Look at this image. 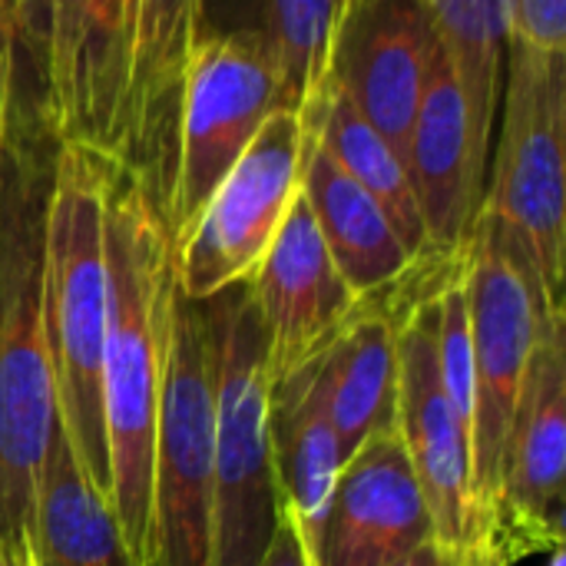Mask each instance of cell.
Listing matches in <instances>:
<instances>
[{
  "label": "cell",
  "instance_id": "6da1fadb",
  "mask_svg": "<svg viewBox=\"0 0 566 566\" xmlns=\"http://www.w3.org/2000/svg\"><path fill=\"white\" fill-rule=\"evenodd\" d=\"M106 342H103V421L109 448V514L139 566L159 391L176 302V249L149 189L113 172L106 199Z\"/></svg>",
  "mask_w": 566,
  "mask_h": 566
},
{
  "label": "cell",
  "instance_id": "7a4b0ae2",
  "mask_svg": "<svg viewBox=\"0 0 566 566\" xmlns=\"http://www.w3.org/2000/svg\"><path fill=\"white\" fill-rule=\"evenodd\" d=\"M113 166L83 146L60 143L43 199V328L56 388L60 431L109 507V448L103 421L106 342V199Z\"/></svg>",
  "mask_w": 566,
  "mask_h": 566
},
{
  "label": "cell",
  "instance_id": "3957f363",
  "mask_svg": "<svg viewBox=\"0 0 566 566\" xmlns=\"http://www.w3.org/2000/svg\"><path fill=\"white\" fill-rule=\"evenodd\" d=\"M464 292L474 358L468 551L488 554L521 385L537 342L551 322L564 318V308L551 302L521 242L484 212L464 242Z\"/></svg>",
  "mask_w": 566,
  "mask_h": 566
},
{
  "label": "cell",
  "instance_id": "277c9868",
  "mask_svg": "<svg viewBox=\"0 0 566 566\" xmlns=\"http://www.w3.org/2000/svg\"><path fill=\"white\" fill-rule=\"evenodd\" d=\"M212 322V566H259L285 511L272 454L269 338L249 282L202 298Z\"/></svg>",
  "mask_w": 566,
  "mask_h": 566
},
{
  "label": "cell",
  "instance_id": "5b68a950",
  "mask_svg": "<svg viewBox=\"0 0 566 566\" xmlns=\"http://www.w3.org/2000/svg\"><path fill=\"white\" fill-rule=\"evenodd\" d=\"M212 322L176 289L139 566H212Z\"/></svg>",
  "mask_w": 566,
  "mask_h": 566
},
{
  "label": "cell",
  "instance_id": "8992f818",
  "mask_svg": "<svg viewBox=\"0 0 566 566\" xmlns=\"http://www.w3.org/2000/svg\"><path fill=\"white\" fill-rule=\"evenodd\" d=\"M53 428L40 212L0 232V544L13 566H33V494Z\"/></svg>",
  "mask_w": 566,
  "mask_h": 566
},
{
  "label": "cell",
  "instance_id": "52a82bcc",
  "mask_svg": "<svg viewBox=\"0 0 566 566\" xmlns=\"http://www.w3.org/2000/svg\"><path fill=\"white\" fill-rule=\"evenodd\" d=\"M511 76L481 212L504 226L564 308L566 53L507 43Z\"/></svg>",
  "mask_w": 566,
  "mask_h": 566
},
{
  "label": "cell",
  "instance_id": "ba28073f",
  "mask_svg": "<svg viewBox=\"0 0 566 566\" xmlns=\"http://www.w3.org/2000/svg\"><path fill=\"white\" fill-rule=\"evenodd\" d=\"M282 106L275 50L265 30L199 33L176 119L163 222L172 245L192 229L209 196Z\"/></svg>",
  "mask_w": 566,
  "mask_h": 566
},
{
  "label": "cell",
  "instance_id": "9c48e42d",
  "mask_svg": "<svg viewBox=\"0 0 566 566\" xmlns=\"http://www.w3.org/2000/svg\"><path fill=\"white\" fill-rule=\"evenodd\" d=\"M464 255V249H461ZM461 255L424 259L398 289V405L395 428L418 474L434 541L468 551L471 537V431L458 421L438 365V289Z\"/></svg>",
  "mask_w": 566,
  "mask_h": 566
},
{
  "label": "cell",
  "instance_id": "30bf717a",
  "mask_svg": "<svg viewBox=\"0 0 566 566\" xmlns=\"http://www.w3.org/2000/svg\"><path fill=\"white\" fill-rule=\"evenodd\" d=\"M312 126L279 106L176 249V289L189 302L249 282L302 192Z\"/></svg>",
  "mask_w": 566,
  "mask_h": 566
},
{
  "label": "cell",
  "instance_id": "8fae6325",
  "mask_svg": "<svg viewBox=\"0 0 566 566\" xmlns=\"http://www.w3.org/2000/svg\"><path fill=\"white\" fill-rule=\"evenodd\" d=\"M566 322L544 332L514 408L488 554L504 566L564 547Z\"/></svg>",
  "mask_w": 566,
  "mask_h": 566
},
{
  "label": "cell",
  "instance_id": "7c38bea8",
  "mask_svg": "<svg viewBox=\"0 0 566 566\" xmlns=\"http://www.w3.org/2000/svg\"><path fill=\"white\" fill-rule=\"evenodd\" d=\"M133 0H53L43 66L46 116L60 143L116 166L119 113L129 70Z\"/></svg>",
  "mask_w": 566,
  "mask_h": 566
},
{
  "label": "cell",
  "instance_id": "4fadbf2b",
  "mask_svg": "<svg viewBox=\"0 0 566 566\" xmlns=\"http://www.w3.org/2000/svg\"><path fill=\"white\" fill-rule=\"evenodd\" d=\"M249 295L269 338L272 385L322 358L358 312L361 298L332 262L302 192L252 272Z\"/></svg>",
  "mask_w": 566,
  "mask_h": 566
},
{
  "label": "cell",
  "instance_id": "5bb4252c",
  "mask_svg": "<svg viewBox=\"0 0 566 566\" xmlns=\"http://www.w3.org/2000/svg\"><path fill=\"white\" fill-rule=\"evenodd\" d=\"M434 541V524L398 428L371 434L342 461L312 537L315 566H388Z\"/></svg>",
  "mask_w": 566,
  "mask_h": 566
},
{
  "label": "cell",
  "instance_id": "9a60e30c",
  "mask_svg": "<svg viewBox=\"0 0 566 566\" xmlns=\"http://www.w3.org/2000/svg\"><path fill=\"white\" fill-rule=\"evenodd\" d=\"M199 17L202 0H133L129 70L113 169L139 179L159 206L172 169L179 96L202 33Z\"/></svg>",
  "mask_w": 566,
  "mask_h": 566
},
{
  "label": "cell",
  "instance_id": "2e32d148",
  "mask_svg": "<svg viewBox=\"0 0 566 566\" xmlns=\"http://www.w3.org/2000/svg\"><path fill=\"white\" fill-rule=\"evenodd\" d=\"M421 0H352L332 60V83L401 153L438 53Z\"/></svg>",
  "mask_w": 566,
  "mask_h": 566
},
{
  "label": "cell",
  "instance_id": "e0dca14e",
  "mask_svg": "<svg viewBox=\"0 0 566 566\" xmlns=\"http://www.w3.org/2000/svg\"><path fill=\"white\" fill-rule=\"evenodd\" d=\"M408 179L434 255H461L488 189V153L474 143L468 103L448 53L438 46L411 136Z\"/></svg>",
  "mask_w": 566,
  "mask_h": 566
},
{
  "label": "cell",
  "instance_id": "ac0fdd59",
  "mask_svg": "<svg viewBox=\"0 0 566 566\" xmlns=\"http://www.w3.org/2000/svg\"><path fill=\"white\" fill-rule=\"evenodd\" d=\"M302 196L332 262L358 298H371L398 285L418 265L381 206L318 146L315 133L302 166Z\"/></svg>",
  "mask_w": 566,
  "mask_h": 566
},
{
  "label": "cell",
  "instance_id": "d6986e66",
  "mask_svg": "<svg viewBox=\"0 0 566 566\" xmlns=\"http://www.w3.org/2000/svg\"><path fill=\"white\" fill-rule=\"evenodd\" d=\"M398 285L361 298L352 322L325 352L328 415L342 461H348L371 434L395 428L398 405Z\"/></svg>",
  "mask_w": 566,
  "mask_h": 566
},
{
  "label": "cell",
  "instance_id": "ffe728a7",
  "mask_svg": "<svg viewBox=\"0 0 566 566\" xmlns=\"http://www.w3.org/2000/svg\"><path fill=\"white\" fill-rule=\"evenodd\" d=\"M269 421L285 507L298 517L312 547L342 468V451L328 415L325 355L272 385Z\"/></svg>",
  "mask_w": 566,
  "mask_h": 566
},
{
  "label": "cell",
  "instance_id": "44dd1931",
  "mask_svg": "<svg viewBox=\"0 0 566 566\" xmlns=\"http://www.w3.org/2000/svg\"><path fill=\"white\" fill-rule=\"evenodd\" d=\"M33 566H136L116 517L83 478L60 421L36 474Z\"/></svg>",
  "mask_w": 566,
  "mask_h": 566
},
{
  "label": "cell",
  "instance_id": "7402d4cb",
  "mask_svg": "<svg viewBox=\"0 0 566 566\" xmlns=\"http://www.w3.org/2000/svg\"><path fill=\"white\" fill-rule=\"evenodd\" d=\"M318 139V146L381 206L408 252L424 262L438 259L428 242V229L408 179V166L401 153L352 106V99L328 80V90L318 109L305 119ZM444 259V255H441Z\"/></svg>",
  "mask_w": 566,
  "mask_h": 566
},
{
  "label": "cell",
  "instance_id": "603a6c76",
  "mask_svg": "<svg viewBox=\"0 0 566 566\" xmlns=\"http://www.w3.org/2000/svg\"><path fill=\"white\" fill-rule=\"evenodd\" d=\"M441 50L448 53L471 116L474 143L488 153L497 96L501 63L507 50V13L504 0H421Z\"/></svg>",
  "mask_w": 566,
  "mask_h": 566
},
{
  "label": "cell",
  "instance_id": "cb8c5ba5",
  "mask_svg": "<svg viewBox=\"0 0 566 566\" xmlns=\"http://www.w3.org/2000/svg\"><path fill=\"white\" fill-rule=\"evenodd\" d=\"M352 0H269V43L279 63L282 106L308 119L332 80L335 46Z\"/></svg>",
  "mask_w": 566,
  "mask_h": 566
},
{
  "label": "cell",
  "instance_id": "d4e9b609",
  "mask_svg": "<svg viewBox=\"0 0 566 566\" xmlns=\"http://www.w3.org/2000/svg\"><path fill=\"white\" fill-rule=\"evenodd\" d=\"M507 43L566 53V0H504Z\"/></svg>",
  "mask_w": 566,
  "mask_h": 566
},
{
  "label": "cell",
  "instance_id": "484cf974",
  "mask_svg": "<svg viewBox=\"0 0 566 566\" xmlns=\"http://www.w3.org/2000/svg\"><path fill=\"white\" fill-rule=\"evenodd\" d=\"M7 3L13 17L17 43L33 56V63L43 73L50 53V30H53V0H7Z\"/></svg>",
  "mask_w": 566,
  "mask_h": 566
},
{
  "label": "cell",
  "instance_id": "4316f807",
  "mask_svg": "<svg viewBox=\"0 0 566 566\" xmlns=\"http://www.w3.org/2000/svg\"><path fill=\"white\" fill-rule=\"evenodd\" d=\"M259 566H315L308 537H305L298 517L289 507L282 511V521L275 527V537H272L269 551L262 554Z\"/></svg>",
  "mask_w": 566,
  "mask_h": 566
},
{
  "label": "cell",
  "instance_id": "83f0119b",
  "mask_svg": "<svg viewBox=\"0 0 566 566\" xmlns=\"http://www.w3.org/2000/svg\"><path fill=\"white\" fill-rule=\"evenodd\" d=\"M491 560H497V557H491V554H484V551H451V547H441L438 541H428V544H421L418 551H411V554L391 560L388 566H484L491 564ZM497 564H501V560H497Z\"/></svg>",
  "mask_w": 566,
  "mask_h": 566
},
{
  "label": "cell",
  "instance_id": "f1b7e54d",
  "mask_svg": "<svg viewBox=\"0 0 566 566\" xmlns=\"http://www.w3.org/2000/svg\"><path fill=\"white\" fill-rule=\"evenodd\" d=\"M17 30L10 17V3L0 0V109L10 116L13 109V70H17Z\"/></svg>",
  "mask_w": 566,
  "mask_h": 566
},
{
  "label": "cell",
  "instance_id": "f546056e",
  "mask_svg": "<svg viewBox=\"0 0 566 566\" xmlns=\"http://www.w3.org/2000/svg\"><path fill=\"white\" fill-rule=\"evenodd\" d=\"M7 129H10V116L0 109V192H3V153H7Z\"/></svg>",
  "mask_w": 566,
  "mask_h": 566
},
{
  "label": "cell",
  "instance_id": "4dcf8cb0",
  "mask_svg": "<svg viewBox=\"0 0 566 566\" xmlns=\"http://www.w3.org/2000/svg\"><path fill=\"white\" fill-rule=\"evenodd\" d=\"M547 566H566L564 547H557V551H551V560H547Z\"/></svg>",
  "mask_w": 566,
  "mask_h": 566
},
{
  "label": "cell",
  "instance_id": "1f68e13d",
  "mask_svg": "<svg viewBox=\"0 0 566 566\" xmlns=\"http://www.w3.org/2000/svg\"><path fill=\"white\" fill-rule=\"evenodd\" d=\"M0 566H13V560H10L7 551H3V544H0Z\"/></svg>",
  "mask_w": 566,
  "mask_h": 566
},
{
  "label": "cell",
  "instance_id": "d6a6232c",
  "mask_svg": "<svg viewBox=\"0 0 566 566\" xmlns=\"http://www.w3.org/2000/svg\"><path fill=\"white\" fill-rule=\"evenodd\" d=\"M484 566H501V564H497V560H491V564H484Z\"/></svg>",
  "mask_w": 566,
  "mask_h": 566
}]
</instances>
